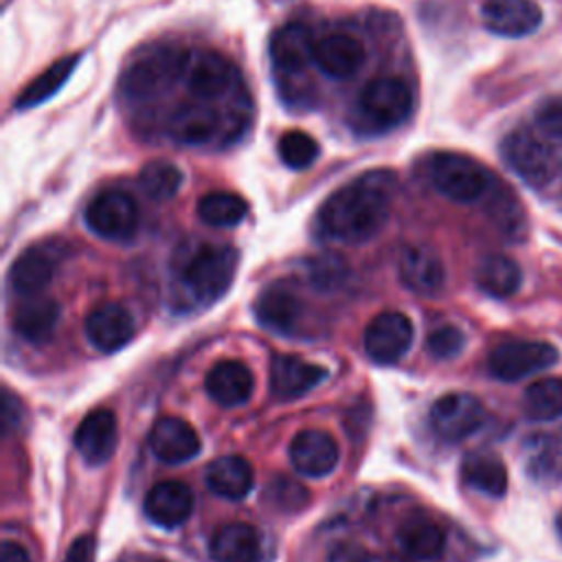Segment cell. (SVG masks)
Here are the masks:
<instances>
[{"instance_id":"3","label":"cell","mask_w":562,"mask_h":562,"mask_svg":"<svg viewBox=\"0 0 562 562\" xmlns=\"http://www.w3.org/2000/svg\"><path fill=\"white\" fill-rule=\"evenodd\" d=\"M430 184L448 200L470 204L492 189L487 169L474 158L457 151H439L428 162Z\"/></svg>"},{"instance_id":"22","label":"cell","mask_w":562,"mask_h":562,"mask_svg":"<svg viewBox=\"0 0 562 562\" xmlns=\"http://www.w3.org/2000/svg\"><path fill=\"white\" fill-rule=\"evenodd\" d=\"M204 389L220 406H241L250 400L255 389L252 371L239 360H220L211 367Z\"/></svg>"},{"instance_id":"34","label":"cell","mask_w":562,"mask_h":562,"mask_svg":"<svg viewBox=\"0 0 562 562\" xmlns=\"http://www.w3.org/2000/svg\"><path fill=\"white\" fill-rule=\"evenodd\" d=\"M522 413L531 422H553L562 417V378H542L527 386Z\"/></svg>"},{"instance_id":"11","label":"cell","mask_w":562,"mask_h":562,"mask_svg":"<svg viewBox=\"0 0 562 562\" xmlns=\"http://www.w3.org/2000/svg\"><path fill=\"white\" fill-rule=\"evenodd\" d=\"M507 167L529 187H542L551 176L549 147L527 130L509 132L501 143Z\"/></svg>"},{"instance_id":"24","label":"cell","mask_w":562,"mask_h":562,"mask_svg":"<svg viewBox=\"0 0 562 562\" xmlns=\"http://www.w3.org/2000/svg\"><path fill=\"white\" fill-rule=\"evenodd\" d=\"M400 279L415 294H435L443 285L446 270L432 248L408 246L400 257Z\"/></svg>"},{"instance_id":"6","label":"cell","mask_w":562,"mask_h":562,"mask_svg":"<svg viewBox=\"0 0 562 562\" xmlns=\"http://www.w3.org/2000/svg\"><path fill=\"white\" fill-rule=\"evenodd\" d=\"M68 257V244L61 239H44L26 250L20 252V257L11 263L9 270V285L20 296H35L40 294L64 259Z\"/></svg>"},{"instance_id":"31","label":"cell","mask_w":562,"mask_h":562,"mask_svg":"<svg viewBox=\"0 0 562 562\" xmlns=\"http://www.w3.org/2000/svg\"><path fill=\"white\" fill-rule=\"evenodd\" d=\"M474 281L485 294L507 299L518 292L522 283V270L507 255H490L476 266Z\"/></svg>"},{"instance_id":"7","label":"cell","mask_w":562,"mask_h":562,"mask_svg":"<svg viewBox=\"0 0 562 562\" xmlns=\"http://www.w3.org/2000/svg\"><path fill=\"white\" fill-rule=\"evenodd\" d=\"M560 351L544 340H507L487 356V371L503 382H518L553 367Z\"/></svg>"},{"instance_id":"39","label":"cell","mask_w":562,"mask_h":562,"mask_svg":"<svg viewBox=\"0 0 562 562\" xmlns=\"http://www.w3.org/2000/svg\"><path fill=\"white\" fill-rule=\"evenodd\" d=\"M428 351L432 358L437 360H450V358H457L463 347H465V336L459 327H452V325H443L439 329H435L428 340Z\"/></svg>"},{"instance_id":"45","label":"cell","mask_w":562,"mask_h":562,"mask_svg":"<svg viewBox=\"0 0 562 562\" xmlns=\"http://www.w3.org/2000/svg\"><path fill=\"white\" fill-rule=\"evenodd\" d=\"M558 531H560V536H562V514H560V518H558Z\"/></svg>"},{"instance_id":"30","label":"cell","mask_w":562,"mask_h":562,"mask_svg":"<svg viewBox=\"0 0 562 562\" xmlns=\"http://www.w3.org/2000/svg\"><path fill=\"white\" fill-rule=\"evenodd\" d=\"M81 64V55H64L59 59H55L44 72H40L33 81H29L24 86V90L15 97L13 105L15 110H31L37 108L42 103H46L48 99H53L64 86L66 81L72 77V72L77 70V66Z\"/></svg>"},{"instance_id":"8","label":"cell","mask_w":562,"mask_h":562,"mask_svg":"<svg viewBox=\"0 0 562 562\" xmlns=\"http://www.w3.org/2000/svg\"><path fill=\"white\" fill-rule=\"evenodd\" d=\"M187 53L178 48H158L132 64L123 75V94L132 101H143L162 92L171 81L180 79Z\"/></svg>"},{"instance_id":"43","label":"cell","mask_w":562,"mask_h":562,"mask_svg":"<svg viewBox=\"0 0 562 562\" xmlns=\"http://www.w3.org/2000/svg\"><path fill=\"white\" fill-rule=\"evenodd\" d=\"M329 562H371V558L358 544H340L331 551Z\"/></svg>"},{"instance_id":"36","label":"cell","mask_w":562,"mask_h":562,"mask_svg":"<svg viewBox=\"0 0 562 562\" xmlns=\"http://www.w3.org/2000/svg\"><path fill=\"white\" fill-rule=\"evenodd\" d=\"M138 178L145 193L158 202L171 200L180 191L184 180L182 171L169 160H149L147 165H143Z\"/></svg>"},{"instance_id":"21","label":"cell","mask_w":562,"mask_h":562,"mask_svg":"<svg viewBox=\"0 0 562 562\" xmlns=\"http://www.w3.org/2000/svg\"><path fill=\"white\" fill-rule=\"evenodd\" d=\"M151 452L171 465L184 463L200 452V437L182 417H160L149 432Z\"/></svg>"},{"instance_id":"41","label":"cell","mask_w":562,"mask_h":562,"mask_svg":"<svg viewBox=\"0 0 562 562\" xmlns=\"http://www.w3.org/2000/svg\"><path fill=\"white\" fill-rule=\"evenodd\" d=\"M345 274H347V270H345L342 261L331 259V257L314 259L310 266V277H312L314 285H318V288H334L345 279Z\"/></svg>"},{"instance_id":"10","label":"cell","mask_w":562,"mask_h":562,"mask_svg":"<svg viewBox=\"0 0 562 562\" xmlns=\"http://www.w3.org/2000/svg\"><path fill=\"white\" fill-rule=\"evenodd\" d=\"M430 426L446 441H463L485 422V406L470 393H448L430 406Z\"/></svg>"},{"instance_id":"18","label":"cell","mask_w":562,"mask_h":562,"mask_svg":"<svg viewBox=\"0 0 562 562\" xmlns=\"http://www.w3.org/2000/svg\"><path fill=\"white\" fill-rule=\"evenodd\" d=\"M119 443L116 417L108 408L88 413L75 430V448L88 465H103L110 461Z\"/></svg>"},{"instance_id":"17","label":"cell","mask_w":562,"mask_h":562,"mask_svg":"<svg viewBox=\"0 0 562 562\" xmlns=\"http://www.w3.org/2000/svg\"><path fill=\"white\" fill-rule=\"evenodd\" d=\"M86 338L103 353L123 349L136 331L134 316L121 303H103L86 316Z\"/></svg>"},{"instance_id":"38","label":"cell","mask_w":562,"mask_h":562,"mask_svg":"<svg viewBox=\"0 0 562 562\" xmlns=\"http://www.w3.org/2000/svg\"><path fill=\"white\" fill-rule=\"evenodd\" d=\"M490 217L509 237H518L525 231V213L520 202L505 187L496 189L490 198Z\"/></svg>"},{"instance_id":"9","label":"cell","mask_w":562,"mask_h":562,"mask_svg":"<svg viewBox=\"0 0 562 562\" xmlns=\"http://www.w3.org/2000/svg\"><path fill=\"white\" fill-rule=\"evenodd\" d=\"M86 226L108 241H130L138 231V206L127 191L108 189L86 209Z\"/></svg>"},{"instance_id":"13","label":"cell","mask_w":562,"mask_h":562,"mask_svg":"<svg viewBox=\"0 0 562 562\" xmlns=\"http://www.w3.org/2000/svg\"><path fill=\"white\" fill-rule=\"evenodd\" d=\"M367 59L364 42L347 31H331L314 40L312 61L316 68L331 79L353 77Z\"/></svg>"},{"instance_id":"29","label":"cell","mask_w":562,"mask_h":562,"mask_svg":"<svg viewBox=\"0 0 562 562\" xmlns=\"http://www.w3.org/2000/svg\"><path fill=\"white\" fill-rule=\"evenodd\" d=\"M525 474L538 485H558L562 481V428L538 435L527 443Z\"/></svg>"},{"instance_id":"25","label":"cell","mask_w":562,"mask_h":562,"mask_svg":"<svg viewBox=\"0 0 562 562\" xmlns=\"http://www.w3.org/2000/svg\"><path fill=\"white\" fill-rule=\"evenodd\" d=\"M206 487L226 501H241L250 494L255 483L252 465L239 454L217 457L204 472Z\"/></svg>"},{"instance_id":"28","label":"cell","mask_w":562,"mask_h":562,"mask_svg":"<svg viewBox=\"0 0 562 562\" xmlns=\"http://www.w3.org/2000/svg\"><path fill=\"white\" fill-rule=\"evenodd\" d=\"M59 323V305L46 296H26V301L18 307L13 327L20 338L33 345H42L50 340Z\"/></svg>"},{"instance_id":"44","label":"cell","mask_w":562,"mask_h":562,"mask_svg":"<svg viewBox=\"0 0 562 562\" xmlns=\"http://www.w3.org/2000/svg\"><path fill=\"white\" fill-rule=\"evenodd\" d=\"M2 562H31L29 553L24 551V547H20L18 542L4 540L2 542Z\"/></svg>"},{"instance_id":"4","label":"cell","mask_w":562,"mask_h":562,"mask_svg":"<svg viewBox=\"0 0 562 562\" xmlns=\"http://www.w3.org/2000/svg\"><path fill=\"white\" fill-rule=\"evenodd\" d=\"M180 79L184 81L187 92L202 103L224 99L241 86L237 66L217 50L187 53Z\"/></svg>"},{"instance_id":"40","label":"cell","mask_w":562,"mask_h":562,"mask_svg":"<svg viewBox=\"0 0 562 562\" xmlns=\"http://www.w3.org/2000/svg\"><path fill=\"white\" fill-rule=\"evenodd\" d=\"M536 125L549 138L562 140V97H549L536 108Z\"/></svg>"},{"instance_id":"19","label":"cell","mask_w":562,"mask_h":562,"mask_svg":"<svg viewBox=\"0 0 562 562\" xmlns=\"http://www.w3.org/2000/svg\"><path fill=\"white\" fill-rule=\"evenodd\" d=\"M195 507L193 492L182 481H160L156 483L143 503L145 516L162 527V529H176L191 516Z\"/></svg>"},{"instance_id":"37","label":"cell","mask_w":562,"mask_h":562,"mask_svg":"<svg viewBox=\"0 0 562 562\" xmlns=\"http://www.w3.org/2000/svg\"><path fill=\"white\" fill-rule=\"evenodd\" d=\"M279 158L290 169H307L318 156V143L303 130H290L279 138Z\"/></svg>"},{"instance_id":"23","label":"cell","mask_w":562,"mask_h":562,"mask_svg":"<svg viewBox=\"0 0 562 562\" xmlns=\"http://www.w3.org/2000/svg\"><path fill=\"white\" fill-rule=\"evenodd\" d=\"M213 562H263L261 533L246 522L222 525L211 538Z\"/></svg>"},{"instance_id":"27","label":"cell","mask_w":562,"mask_h":562,"mask_svg":"<svg viewBox=\"0 0 562 562\" xmlns=\"http://www.w3.org/2000/svg\"><path fill=\"white\" fill-rule=\"evenodd\" d=\"M252 310H255V316L261 327L279 331V334H288L299 323L301 303L294 296V292H290L281 283H274V285L263 288L257 294Z\"/></svg>"},{"instance_id":"14","label":"cell","mask_w":562,"mask_h":562,"mask_svg":"<svg viewBox=\"0 0 562 562\" xmlns=\"http://www.w3.org/2000/svg\"><path fill=\"white\" fill-rule=\"evenodd\" d=\"M483 26L501 37H527L542 24V9L536 0H483Z\"/></svg>"},{"instance_id":"15","label":"cell","mask_w":562,"mask_h":562,"mask_svg":"<svg viewBox=\"0 0 562 562\" xmlns=\"http://www.w3.org/2000/svg\"><path fill=\"white\" fill-rule=\"evenodd\" d=\"M338 443L327 430L305 428L299 435H294L290 443V461L294 470L301 472L303 476H327L338 465Z\"/></svg>"},{"instance_id":"2","label":"cell","mask_w":562,"mask_h":562,"mask_svg":"<svg viewBox=\"0 0 562 562\" xmlns=\"http://www.w3.org/2000/svg\"><path fill=\"white\" fill-rule=\"evenodd\" d=\"M237 263L239 255L235 248L202 244L184 263L182 281L198 303L209 305L226 294L235 279Z\"/></svg>"},{"instance_id":"35","label":"cell","mask_w":562,"mask_h":562,"mask_svg":"<svg viewBox=\"0 0 562 562\" xmlns=\"http://www.w3.org/2000/svg\"><path fill=\"white\" fill-rule=\"evenodd\" d=\"M248 213V202L231 191H213L198 200V217L215 228L237 226Z\"/></svg>"},{"instance_id":"5","label":"cell","mask_w":562,"mask_h":562,"mask_svg":"<svg viewBox=\"0 0 562 562\" xmlns=\"http://www.w3.org/2000/svg\"><path fill=\"white\" fill-rule=\"evenodd\" d=\"M413 103L415 97L411 86L397 75H382L371 79L358 97L362 116L369 121V125L380 130L404 123L413 112Z\"/></svg>"},{"instance_id":"20","label":"cell","mask_w":562,"mask_h":562,"mask_svg":"<svg viewBox=\"0 0 562 562\" xmlns=\"http://www.w3.org/2000/svg\"><path fill=\"white\" fill-rule=\"evenodd\" d=\"M327 371L299 356L279 353L270 362V391L279 400H296L323 382Z\"/></svg>"},{"instance_id":"1","label":"cell","mask_w":562,"mask_h":562,"mask_svg":"<svg viewBox=\"0 0 562 562\" xmlns=\"http://www.w3.org/2000/svg\"><path fill=\"white\" fill-rule=\"evenodd\" d=\"M395 173L371 169L336 189L316 213V228L325 239L340 244H364L389 222Z\"/></svg>"},{"instance_id":"33","label":"cell","mask_w":562,"mask_h":562,"mask_svg":"<svg viewBox=\"0 0 562 562\" xmlns=\"http://www.w3.org/2000/svg\"><path fill=\"white\" fill-rule=\"evenodd\" d=\"M400 549L415 560H437L446 547V536L439 525L428 518H411L397 531Z\"/></svg>"},{"instance_id":"16","label":"cell","mask_w":562,"mask_h":562,"mask_svg":"<svg viewBox=\"0 0 562 562\" xmlns=\"http://www.w3.org/2000/svg\"><path fill=\"white\" fill-rule=\"evenodd\" d=\"M226 127L220 112L202 101L187 103L171 112L165 123V134L178 145H206Z\"/></svg>"},{"instance_id":"42","label":"cell","mask_w":562,"mask_h":562,"mask_svg":"<svg viewBox=\"0 0 562 562\" xmlns=\"http://www.w3.org/2000/svg\"><path fill=\"white\" fill-rule=\"evenodd\" d=\"M97 555V540L90 533H83L75 538V542L68 547L64 562H94Z\"/></svg>"},{"instance_id":"12","label":"cell","mask_w":562,"mask_h":562,"mask_svg":"<svg viewBox=\"0 0 562 562\" xmlns=\"http://www.w3.org/2000/svg\"><path fill=\"white\" fill-rule=\"evenodd\" d=\"M413 323L402 312H382L373 316L364 329V351L371 360L380 364H391L400 360L413 342Z\"/></svg>"},{"instance_id":"32","label":"cell","mask_w":562,"mask_h":562,"mask_svg":"<svg viewBox=\"0 0 562 562\" xmlns=\"http://www.w3.org/2000/svg\"><path fill=\"white\" fill-rule=\"evenodd\" d=\"M461 476L472 490L492 498H503L509 483L503 461L485 452L468 454L461 463Z\"/></svg>"},{"instance_id":"26","label":"cell","mask_w":562,"mask_h":562,"mask_svg":"<svg viewBox=\"0 0 562 562\" xmlns=\"http://www.w3.org/2000/svg\"><path fill=\"white\" fill-rule=\"evenodd\" d=\"M314 40L305 24H285L270 37V59L279 72H299L312 61Z\"/></svg>"}]
</instances>
